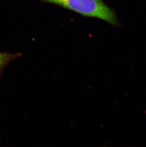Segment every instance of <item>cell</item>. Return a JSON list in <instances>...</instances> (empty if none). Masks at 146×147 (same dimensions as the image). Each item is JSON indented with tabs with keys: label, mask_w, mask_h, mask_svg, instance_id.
Here are the masks:
<instances>
[{
	"label": "cell",
	"mask_w": 146,
	"mask_h": 147,
	"mask_svg": "<svg viewBox=\"0 0 146 147\" xmlns=\"http://www.w3.org/2000/svg\"><path fill=\"white\" fill-rule=\"evenodd\" d=\"M55 4L86 17L97 18L113 26H118L119 21L115 10L102 0H36Z\"/></svg>",
	"instance_id": "cell-1"
},
{
	"label": "cell",
	"mask_w": 146,
	"mask_h": 147,
	"mask_svg": "<svg viewBox=\"0 0 146 147\" xmlns=\"http://www.w3.org/2000/svg\"><path fill=\"white\" fill-rule=\"evenodd\" d=\"M21 55V53H19L0 52V79L7 65Z\"/></svg>",
	"instance_id": "cell-2"
}]
</instances>
